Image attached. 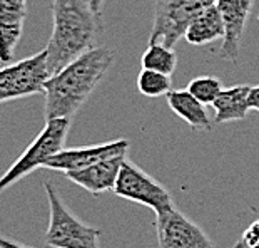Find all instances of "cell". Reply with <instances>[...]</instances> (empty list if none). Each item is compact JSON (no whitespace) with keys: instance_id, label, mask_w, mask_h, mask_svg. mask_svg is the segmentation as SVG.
Segmentation results:
<instances>
[{"instance_id":"8992f818","label":"cell","mask_w":259,"mask_h":248,"mask_svg":"<svg viewBox=\"0 0 259 248\" xmlns=\"http://www.w3.org/2000/svg\"><path fill=\"white\" fill-rule=\"evenodd\" d=\"M51 77L49 52L44 49L32 57L0 70V101L7 102L46 92V84Z\"/></svg>"},{"instance_id":"ba28073f","label":"cell","mask_w":259,"mask_h":248,"mask_svg":"<svg viewBox=\"0 0 259 248\" xmlns=\"http://www.w3.org/2000/svg\"><path fill=\"white\" fill-rule=\"evenodd\" d=\"M156 230L161 248H216L199 225L176 208L157 215Z\"/></svg>"},{"instance_id":"277c9868","label":"cell","mask_w":259,"mask_h":248,"mask_svg":"<svg viewBox=\"0 0 259 248\" xmlns=\"http://www.w3.org/2000/svg\"><path fill=\"white\" fill-rule=\"evenodd\" d=\"M69 126H70L69 118H57V119L46 121V126L38 133L35 141L27 148L24 154L2 176V180H0V190L5 191L9 186L17 183L19 180L32 173L34 169L44 168V164L49 159L62 151L65 139H67Z\"/></svg>"},{"instance_id":"30bf717a","label":"cell","mask_w":259,"mask_h":248,"mask_svg":"<svg viewBox=\"0 0 259 248\" xmlns=\"http://www.w3.org/2000/svg\"><path fill=\"white\" fill-rule=\"evenodd\" d=\"M216 7L219 9L226 24V36L219 49V56L236 62L239 57V46L246 29V22L252 9V0H218Z\"/></svg>"},{"instance_id":"9c48e42d","label":"cell","mask_w":259,"mask_h":248,"mask_svg":"<svg viewBox=\"0 0 259 248\" xmlns=\"http://www.w3.org/2000/svg\"><path fill=\"white\" fill-rule=\"evenodd\" d=\"M129 150L127 139H115L102 145H91V146H80V148H67L52 156L44 164V168L56 169V171L69 173V171H80L104 161V159L122 156Z\"/></svg>"},{"instance_id":"d6986e66","label":"cell","mask_w":259,"mask_h":248,"mask_svg":"<svg viewBox=\"0 0 259 248\" xmlns=\"http://www.w3.org/2000/svg\"><path fill=\"white\" fill-rule=\"evenodd\" d=\"M234 248H259V220L244 231V235L241 236Z\"/></svg>"},{"instance_id":"ffe728a7","label":"cell","mask_w":259,"mask_h":248,"mask_svg":"<svg viewBox=\"0 0 259 248\" xmlns=\"http://www.w3.org/2000/svg\"><path fill=\"white\" fill-rule=\"evenodd\" d=\"M249 108L259 111V86L251 87V92H249Z\"/></svg>"},{"instance_id":"2e32d148","label":"cell","mask_w":259,"mask_h":248,"mask_svg":"<svg viewBox=\"0 0 259 248\" xmlns=\"http://www.w3.org/2000/svg\"><path fill=\"white\" fill-rule=\"evenodd\" d=\"M142 69L157 70V73L170 76L178 65V56L174 47L164 46V44H149L141 57Z\"/></svg>"},{"instance_id":"7a4b0ae2","label":"cell","mask_w":259,"mask_h":248,"mask_svg":"<svg viewBox=\"0 0 259 248\" xmlns=\"http://www.w3.org/2000/svg\"><path fill=\"white\" fill-rule=\"evenodd\" d=\"M102 29L99 15L87 0H52V34L47 42L51 74L94 49L97 32Z\"/></svg>"},{"instance_id":"5b68a950","label":"cell","mask_w":259,"mask_h":248,"mask_svg":"<svg viewBox=\"0 0 259 248\" xmlns=\"http://www.w3.org/2000/svg\"><path fill=\"white\" fill-rule=\"evenodd\" d=\"M218 0H156V12L149 44L174 47L186 30L202 12L216 5Z\"/></svg>"},{"instance_id":"8fae6325","label":"cell","mask_w":259,"mask_h":248,"mask_svg":"<svg viewBox=\"0 0 259 248\" xmlns=\"http://www.w3.org/2000/svg\"><path fill=\"white\" fill-rule=\"evenodd\" d=\"M124 161L125 154L104 159V161L92 164V166L80 169V171H69L64 174L69 181L79 185L85 191L92 193V195H101L106 191H114Z\"/></svg>"},{"instance_id":"44dd1931","label":"cell","mask_w":259,"mask_h":248,"mask_svg":"<svg viewBox=\"0 0 259 248\" xmlns=\"http://www.w3.org/2000/svg\"><path fill=\"white\" fill-rule=\"evenodd\" d=\"M87 2H89L94 14L99 15V17H102V7H104V2H106V0H87Z\"/></svg>"},{"instance_id":"e0dca14e","label":"cell","mask_w":259,"mask_h":248,"mask_svg":"<svg viewBox=\"0 0 259 248\" xmlns=\"http://www.w3.org/2000/svg\"><path fill=\"white\" fill-rule=\"evenodd\" d=\"M137 89L141 91V94L147 97L167 96L172 91V81H170V76L167 74L142 69L139 77H137Z\"/></svg>"},{"instance_id":"7402d4cb","label":"cell","mask_w":259,"mask_h":248,"mask_svg":"<svg viewBox=\"0 0 259 248\" xmlns=\"http://www.w3.org/2000/svg\"><path fill=\"white\" fill-rule=\"evenodd\" d=\"M0 248H29V246L22 245V243H19V241L2 238V240H0Z\"/></svg>"},{"instance_id":"4fadbf2b","label":"cell","mask_w":259,"mask_h":248,"mask_svg":"<svg viewBox=\"0 0 259 248\" xmlns=\"http://www.w3.org/2000/svg\"><path fill=\"white\" fill-rule=\"evenodd\" d=\"M252 86L241 84L224 89L212 102L214 123L224 124L231 121H242L249 113V92Z\"/></svg>"},{"instance_id":"9a60e30c","label":"cell","mask_w":259,"mask_h":248,"mask_svg":"<svg viewBox=\"0 0 259 248\" xmlns=\"http://www.w3.org/2000/svg\"><path fill=\"white\" fill-rule=\"evenodd\" d=\"M224 19L221 12H219V9L216 5H212L187 27L184 39L192 46H206V44L218 41V39H224Z\"/></svg>"},{"instance_id":"ac0fdd59","label":"cell","mask_w":259,"mask_h":248,"mask_svg":"<svg viewBox=\"0 0 259 248\" xmlns=\"http://www.w3.org/2000/svg\"><path fill=\"white\" fill-rule=\"evenodd\" d=\"M187 91L194 96L197 101H201L204 106H212V102L219 97V94L224 91L223 84L218 77L212 76H201L192 79L186 87Z\"/></svg>"},{"instance_id":"603a6c76","label":"cell","mask_w":259,"mask_h":248,"mask_svg":"<svg viewBox=\"0 0 259 248\" xmlns=\"http://www.w3.org/2000/svg\"><path fill=\"white\" fill-rule=\"evenodd\" d=\"M257 19H259V17H257Z\"/></svg>"},{"instance_id":"6da1fadb","label":"cell","mask_w":259,"mask_h":248,"mask_svg":"<svg viewBox=\"0 0 259 248\" xmlns=\"http://www.w3.org/2000/svg\"><path fill=\"white\" fill-rule=\"evenodd\" d=\"M114 64V52L94 47L54 74L46 84V121L72 118Z\"/></svg>"},{"instance_id":"5bb4252c","label":"cell","mask_w":259,"mask_h":248,"mask_svg":"<svg viewBox=\"0 0 259 248\" xmlns=\"http://www.w3.org/2000/svg\"><path fill=\"white\" fill-rule=\"evenodd\" d=\"M167 104L174 114L183 118L194 129H211L212 121L209 119L206 106L197 101L187 89H176L167 94Z\"/></svg>"},{"instance_id":"52a82bcc","label":"cell","mask_w":259,"mask_h":248,"mask_svg":"<svg viewBox=\"0 0 259 248\" xmlns=\"http://www.w3.org/2000/svg\"><path fill=\"white\" fill-rule=\"evenodd\" d=\"M114 193L124 200L151 208L156 211V215L174 208L170 193L161 183H157L152 176H149L137 164L127 161V159L124 161L122 169L119 173Z\"/></svg>"},{"instance_id":"3957f363","label":"cell","mask_w":259,"mask_h":248,"mask_svg":"<svg viewBox=\"0 0 259 248\" xmlns=\"http://www.w3.org/2000/svg\"><path fill=\"white\" fill-rule=\"evenodd\" d=\"M44 188H46L49 208H51L46 243L52 248H101L99 243L101 230L80 222L65 206L54 183L47 181Z\"/></svg>"},{"instance_id":"7c38bea8","label":"cell","mask_w":259,"mask_h":248,"mask_svg":"<svg viewBox=\"0 0 259 248\" xmlns=\"http://www.w3.org/2000/svg\"><path fill=\"white\" fill-rule=\"evenodd\" d=\"M27 17V0H0V37H2V62L14 57L24 32Z\"/></svg>"}]
</instances>
